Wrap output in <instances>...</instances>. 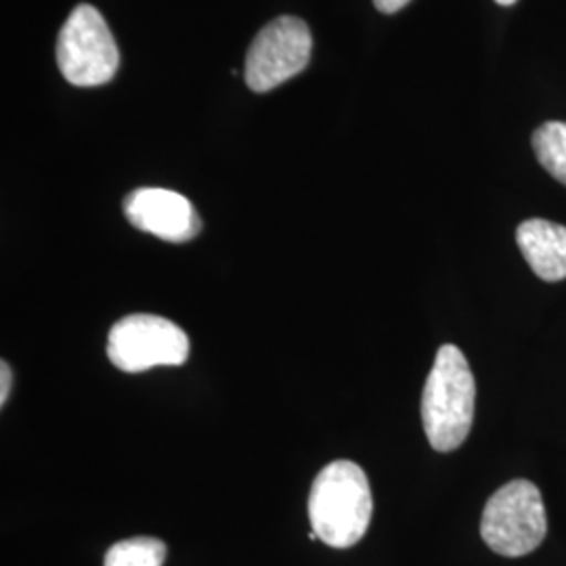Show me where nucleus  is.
<instances>
[{
	"instance_id": "6",
	"label": "nucleus",
	"mask_w": 566,
	"mask_h": 566,
	"mask_svg": "<svg viewBox=\"0 0 566 566\" xmlns=\"http://www.w3.org/2000/svg\"><path fill=\"white\" fill-rule=\"evenodd\" d=\"M313 36L303 20L283 15L264 25L245 57V84L254 93L277 88L301 74L311 60Z\"/></svg>"
},
{
	"instance_id": "4",
	"label": "nucleus",
	"mask_w": 566,
	"mask_h": 566,
	"mask_svg": "<svg viewBox=\"0 0 566 566\" xmlns=\"http://www.w3.org/2000/svg\"><path fill=\"white\" fill-rule=\"evenodd\" d=\"M57 63L63 78L74 86H102L112 81L120 53L102 13L91 7H76L61 28Z\"/></svg>"
},
{
	"instance_id": "12",
	"label": "nucleus",
	"mask_w": 566,
	"mask_h": 566,
	"mask_svg": "<svg viewBox=\"0 0 566 566\" xmlns=\"http://www.w3.org/2000/svg\"><path fill=\"white\" fill-rule=\"evenodd\" d=\"M409 2H411V0H374L376 9H378V11H382L386 15L401 11L405 4H409Z\"/></svg>"
},
{
	"instance_id": "11",
	"label": "nucleus",
	"mask_w": 566,
	"mask_h": 566,
	"mask_svg": "<svg viewBox=\"0 0 566 566\" xmlns=\"http://www.w3.org/2000/svg\"><path fill=\"white\" fill-rule=\"evenodd\" d=\"M11 382H13L11 367L7 365V361H2V364H0V405L7 403L9 392H11Z\"/></svg>"
},
{
	"instance_id": "2",
	"label": "nucleus",
	"mask_w": 566,
	"mask_h": 566,
	"mask_svg": "<svg viewBox=\"0 0 566 566\" xmlns=\"http://www.w3.org/2000/svg\"><path fill=\"white\" fill-rule=\"evenodd\" d=\"M476 382L464 353L455 344L439 348L422 395V424L434 451L464 446L474 422Z\"/></svg>"
},
{
	"instance_id": "13",
	"label": "nucleus",
	"mask_w": 566,
	"mask_h": 566,
	"mask_svg": "<svg viewBox=\"0 0 566 566\" xmlns=\"http://www.w3.org/2000/svg\"><path fill=\"white\" fill-rule=\"evenodd\" d=\"M497 4H502V7H510V4H514L516 0H495Z\"/></svg>"
},
{
	"instance_id": "9",
	"label": "nucleus",
	"mask_w": 566,
	"mask_h": 566,
	"mask_svg": "<svg viewBox=\"0 0 566 566\" xmlns=\"http://www.w3.org/2000/svg\"><path fill=\"white\" fill-rule=\"evenodd\" d=\"M533 149L539 164L566 187V122H546L533 133Z\"/></svg>"
},
{
	"instance_id": "1",
	"label": "nucleus",
	"mask_w": 566,
	"mask_h": 566,
	"mask_svg": "<svg viewBox=\"0 0 566 566\" xmlns=\"http://www.w3.org/2000/svg\"><path fill=\"white\" fill-rule=\"evenodd\" d=\"M374 500L364 468L338 460L317 474L308 495L313 533L329 547L355 546L371 523Z\"/></svg>"
},
{
	"instance_id": "8",
	"label": "nucleus",
	"mask_w": 566,
	"mask_h": 566,
	"mask_svg": "<svg viewBox=\"0 0 566 566\" xmlns=\"http://www.w3.org/2000/svg\"><path fill=\"white\" fill-rule=\"evenodd\" d=\"M516 242L537 277L549 283L566 280V227L528 219L518 227Z\"/></svg>"
},
{
	"instance_id": "10",
	"label": "nucleus",
	"mask_w": 566,
	"mask_h": 566,
	"mask_svg": "<svg viewBox=\"0 0 566 566\" xmlns=\"http://www.w3.org/2000/svg\"><path fill=\"white\" fill-rule=\"evenodd\" d=\"M166 546L156 537L122 539L107 549L103 566H163Z\"/></svg>"
},
{
	"instance_id": "3",
	"label": "nucleus",
	"mask_w": 566,
	"mask_h": 566,
	"mask_svg": "<svg viewBox=\"0 0 566 566\" xmlns=\"http://www.w3.org/2000/svg\"><path fill=\"white\" fill-rule=\"evenodd\" d=\"M546 533L544 497L531 481H510L486 502L481 535L495 554L506 558L526 556L542 546Z\"/></svg>"
},
{
	"instance_id": "5",
	"label": "nucleus",
	"mask_w": 566,
	"mask_h": 566,
	"mask_svg": "<svg viewBox=\"0 0 566 566\" xmlns=\"http://www.w3.org/2000/svg\"><path fill=\"white\" fill-rule=\"evenodd\" d=\"M107 357L128 374L182 365L189 357V338L179 325L158 315H128L109 329Z\"/></svg>"
},
{
	"instance_id": "7",
	"label": "nucleus",
	"mask_w": 566,
	"mask_h": 566,
	"mask_svg": "<svg viewBox=\"0 0 566 566\" xmlns=\"http://www.w3.org/2000/svg\"><path fill=\"white\" fill-rule=\"evenodd\" d=\"M124 214L133 227L164 242H189L202 229L193 203L181 193L163 187H142L128 193L124 200Z\"/></svg>"
}]
</instances>
